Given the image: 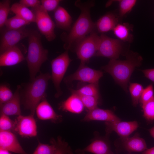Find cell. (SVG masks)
Wrapping results in <instances>:
<instances>
[{
  "label": "cell",
  "mask_w": 154,
  "mask_h": 154,
  "mask_svg": "<svg viewBox=\"0 0 154 154\" xmlns=\"http://www.w3.org/2000/svg\"><path fill=\"white\" fill-rule=\"evenodd\" d=\"M75 5L80 10L78 18L67 33H63L62 38L64 42V48L66 50H75L78 44L96 29L95 23L92 21L91 8L94 6L92 1L83 2L77 0Z\"/></svg>",
  "instance_id": "6da1fadb"
},
{
  "label": "cell",
  "mask_w": 154,
  "mask_h": 154,
  "mask_svg": "<svg viewBox=\"0 0 154 154\" xmlns=\"http://www.w3.org/2000/svg\"><path fill=\"white\" fill-rule=\"evenodd\" d=\"M142 58L137 53H133L127 56L126 59L121 60H110L102 69L109 73L115 82L127 92V86L135 69L141 64Z\"/></svg>",
  "instance_id": "7a4b0ae2"
},
{
  "label": "cell",
  "mask_w": 154,
  "mask_h": 154,
  "mask_svg": "<svg viewBox=\"0 0 154 154\" xmlns=\"http://www.w3.org/2000/svg\"><path fill=\"white\" fill-rule=\"evenodd\" d=\"M41 38L37 31L31 30L28 37V53L26 59L31 81L35 78L42 64L48 58V51L43 47Z\"/></svg>",
  "instance_id": "3957f363"
},
{
  "label": "cell",
  "mask_w": 154,
  "mask_h": 154,
  "mask_svg": "<svg viewBox=\"0 0 154 154\" xmlns=\"http://www.w3.org/2000/svg\"><path fill=\"white\" fill-rule=\"evenodd\" d=\"M51 75L48 73L40 74L27 86L24 94V105L34 116L36 108L42 101L46 99V91Z\"/></svg>",
  "instance_id": "277c9868"
},
{
  "label": "cell",
  "mask_w": 154,
  "mask_h": 154,
  "mask_svg": "<svg viewBox=\"0 0 154 154\" xmlns=\"http://www.w3.org/2000/svg\"><path fill=\"white\" fill-rule=\"evenodd\" d=\"M100 37L95 31L83 39L77 46L75 50L80 64H85L95 56L98 49Z\"/></svg>",
  "instance_id": "5b68a950"
},
{
  "label": "cell",
  "mask_w": 154,
  "mask_h": 154,
  "mask_svg": "<svg viewBox=\"0 0 154 154\" xmlns=\"http://www.w3.org/2000/svg\"><path fill=\"white\" fill-rule=\"evenodd\" d=\"M72 61L69 57L68 50H66L51 62V79L57 91L55 94L56 97L59 96L62 93L60 87V84Z\"/></svg>",
  "instance_id": "8992f818"
},
{
  "label": "cell",
  "mask_w": 154,
  "mask_h": 154,
  "mask_svg": "<svg viewBox=\"0 0 154 154\" xmlns=\"http://www.w3.org/2000/svg\"><path fill=\"white\" fill-rule=\"evenodd\" d=\"M32 9L35 16V23L40 32L48 41L54 40L56 37L54 31L55 24L48 12L41 4Z\"/></svg>",
  "instance_id": "52a82bcc"
},
{
  "label": "cell",
  "mask_w": 154,
  "mask_h": 154,
  "mask_svg": "<svg viewBox=\"0 0 154 154\" xmlns=\"http://www.w3.org/2000/svg\"><path fill=\"white\" fill-rule=\"evenodd\" d=\"M98 51L95 56L104 57L112 59H117L121 54L122 46L120 40L109 37L102 34Z\"/></svg>",
  "instance_id": "ba28073f"
},
{
  "label": "cell",
  "mask_w": 154,
  "mask_h": 154,
  "mask_svg": "<svg viewBox=\"0 0 154 154\" xmlns=\"http://www.w3.org/2000/svg\"><path fill=\"white\" fill-rule=\"evenodd\" d=\"M103 75L102 71L92 69L85 64H80L77 70L65 78L64 82L68 83L74 80H79L89 83L98 84Z\"/></svg>",
  "instance_id": "9c48e42d"
},
{
  "label": "cell",
  "mask_w": 154,
  "mask_h": 154,
  "mask_svg": "<svg viewBox=\"0 0 154 154\" xmlns=\"http://www.w3.org/2000/svg\"><path fill=\"white\" fill-rule=\"evenodd\" d=\"M31 30L24 27L17 30H8L1 36L0 44V54L16 46L20 40L28 37Z\"/></svg>",
  "instance_id": "30bf717a"
},
{
  "label": "cell",
  "mask_w": 154,
  "mask_h": 154,
  "mask_svg": "<svg viewBox=\"0 0 154 154\" xmlns=\"http://www.w3.org/2000/svg\"><path fill=\"white\" fill-rule=\"evenodd\" d=\"M14 131L20 136L25 137H32L37 135V126L34 116H18L14 121Z\"/></svg>",
  "instance_id": "8fae6325"
},
{
  "label": "cell",
  "mask_w": 154,
  "mask_h": 154,
  "mask_svg": "<svg viewBox=\"0 0 154 154\" xmlns=\"http://www.w3.org/2000/svg\"><path fill=\"white\" fill-rule=\"evenodd\" d=\"M106 131L108 133L112 131L116 132L123 139L129 137L139 127L136 121L110 122H105Z\"/></svg>",
  "instance_id": "7c38bea8"
},
{
  "label": "cell",
  "mask_w": 154,
  "mask_h": 154,
  "mask_svg": "<svg viewBox=\"0 0 154 154\" xmlns=\"http://www.w3.org/2000/svg\"><path fill=\"white\" fill-rule=\"evenodd\" d=\"M0 148L19 154H28L11 131H0Z\"/></svg>",
  "instance_id": "4fadbf2b"
},
{
  "label": "cell",
  "mask_w": 154,
  "mask_h": 154,
  "mask_svg": "<svg viewBox=\"0 0 154 154\" xmlns=\"http://www.w3.org/2000/svg\"><path fill=\"white\" fill-rule=\"evenodd\" d=\"M83 120L84 121L95 120L114 122L121 121V119L111 110L97 107L88 111Z\"/></svg>",
  "instance_id": "5bb4252c"
},
{
  "label": "cell",
  "mask_w": 154,
  "mask_h": 154,
  "mask_svg": "<svg viewBox=\"0 0 154 154\" xmlns=\"http://www.w3.org/2000/svg\"><path fill=\"white\" fill-rule=\"evenodd\" d=\"M25 59L20 49L16 45L0 54V66H13L21 62Z\"/></svg>",
  "instance_id": "9a60e30c"
},
{
  "label": "cell",
  "mask_w": 154,
  "mask_h": 154,
  "mask_svg": "<svg viewBox=\"0 0 154 154\" xmlns=\"http://www.w3.org/2000/svg\"><path fill=\"white\" fill-rule=\"evenodd\" d=\"M36 112L38 118L42 120H50L54 122H61L62 118L57 114L46 99L37 106Z\"/></svg>",
  "instance_id": "2e32d148"
},
{
  "label": "cell",
  "mask_w": 154,
  "mask_h": 154,
  "mask_svg": "<svg viewBox=\"0 0 154 154\" xmlns=\"http://www.w3.org/2000/svg\"><path fill=\"white\" fill-rule=\"evenodd\" d=\"M17 86L13 97L7 102L0 105V113L7 116L21 115L19 90Z\"/></svg>",
  "instance_id": "e0dca14e"
},
{
  "label": "cell",
  "mask_w": 154,
  "mask_h": 154,
  "mask_svg": "<svg viewBox=\"0 0 154 154\" xmlns=\"http://www.w3.org/2000/svg\"><path fill=\"white\" fill-rule=\"evenodd\" d=\"M118 18L113 13H108L100 18L95 23L96 29L102 34L113 30L118 23Z\"/></svg>",
  "instance_id": "ac0fdd59"
},
{
  "label": "cell",
  "mask_w": 154,
  "mask_h": 154,
  "mask_svg": "<svg viewBox=\"0 0 154 154\" xmlns=\"http://www.w3.org/2000/svg\"><path fill=\"white\" fill-rule=\"evenodd\" d=\"M55 25L58 28L69 31L71 29L72 20L68 12L63 7L59 6L54 11Z\"/></svg>",
  "instance_id": "d6986e66"
},
{
  "label": "cell",
  "mask_w": 154,
  "mask_h": 154,
  "mask_svg": "<svg viewBox=\"0 0 154 154\" xmlns=\"http://www.w3.org/2000/svg\"><path fill=\"white\" fill-rule=\"evenodd\" d=\"M124 148L129 152H143L147 149L145 141L136 133L131 137L122 139Z\"/></svg>",
  "instance_id": "ffe728a7"
},
{
  "label": "cell",
  "mask_w": 154,
  "mask_h": 154,
  "mask_svg": "<svg viewBox=\"0 0 154 154\" xmlns=\"http://www.w3.org/2000/svg\"><path fill=\"white\" fill-rule=\"evenodd\" d=\"M85 152L94 154H112L109 144L102 139H96L84 149L76 151L79 154H84Z\"/></svg>",
  "instance_id": "44dd1931"
},
{
  "label": "cell",
  "mask_w": 154,
  "mask_h": 154,
  "mask_svg": "<svg viewBox=\"0 0 154 154\" xmlns=\"http://www.w3.org/2000/svg\"><path fill=\"white\" fill-rule=\"evenodd\" d=\"M84 107L78 96L72 93L62 103L61 106V108L62 110L76 114L82 112Z\"/></svg>",
  "instance_id": "7402d4cb"
},
{
  "label": "cell",
  "mask_w": 154,
  "mask_h": 154,
  "mask_svg": "<svg viewBox=\"0 0 154 154\" xmlns=\"http://www.w3.org/2000/svg\"><path fill=\"white\" fill-rule=\"evenodd\" d=\"M11 11L20 17L30 23H35V16L33 11L20 3H15L11 7Z\"/></svg>",
  "instance_id": "603a6c76"
},
{
  "label": "cell",
  "mask_w": 154,
  "mask_h": 154,
  "mask_svg": "<svg viewBox=\"0 0 154 154\" xmlns=\"http://www.w3.org/2000/svg\"><path fill=\"white\" fill-rule=\"evenodd\" d=\"M118 39L124 42H130L132 39L131 29L127 24L118 23L112 30Z\"/></svg>",
  "instance_id": "cb8c5ba5"
},
{
  "label": "cell",
  "mask_w": 154,
  "mask_h": 154,
  "mask_svg": "<svg viewBox=\"0 0 154 154\" xmlns=\"http://www.w3.org/2000/svg\"><path fill=\"white\" fill-rule=\"evenodd\" d=\"M70 90L72 94L91 96L99 98L98 84L89 83L78 90H75L70 88Z\"/></svg>",
  "instance_id": "d4e9b609"
},
{
  "label": "cell",
  "mask_w": 154,
  "mask_h": 154,
  "mask_svg": "<svg viewBox=\"0 0 154 154\" xmlns=\"http://www.w3.org/2000/svg\"><path fill=\"white\" fill-rule=\"evenodd\" d=\"M30 23L29 22L15 15L8 19L5 26L8 30H17Z\"/></svg>",
  "instance_id": "484cf974"
},
{
  "label": "cell",
  "mask_w": 154,
  "mask_h": 154,
  "mask_svg": "<svg viewBox=\"0 0 154 154\" xmlns=\"http://www.w3.org/2000/svg\"><path fill=\"white\" fill-rule=\"evenodd\" d=\"M144 88L140 84L131 83L129 86V90L131 96L132 104L136 106L138 104L139 100Z\"/></svg>",
  "instance_id": "4316f807"
},
{
  "label": "cell",
  "mask_w": 154,
  "mask_h": 154,
  "mask_svg": "<svg viewBox=\"0 0 154 154\" xmlns=\"http://www.w3.org/2000/svg\"><path fill=\"white\" fill-rule=\"evenodd\" d=\"M117 2L119 5V15L121 17L130 12L136 4L135 0H118L113 1Z\"/></svg>",
  "instance_id": "83f0119b"
},
{
  "label": "cell",
  "mask_w": 154,
  "mask_h": 154,
  "mask_svg": "<svg viewBox=\"0 0 154 154\" xmlns=\"http://www.w3.org/2000/svg\"><path fill=\"white\" fill-rule=\"evenodd\" d=\"M51 143L45 144L38 141V144L32 154H53L56 148V141L53 140Z\"/></svg>",
  "instance_id": "f1b7e54d"
},
{
  "label": "cell",
  "mask_w": 154,
  "mask_h": 154,
  "mask_svg": "<svg viewBox=\"0 0 154 154\" xmlns=\"http://www.w3.org/2000/svg\"><path fill=\"white\" fill-rule=\"evenodd\" d=\"M11 1L5 0L0 2V27L5 25L9 13L11 11Z\"/></svg>",
  "instance_id": "f546056e"
},
{
  "label": "cell",
  "mask_w": 154,
  "mask_h": 154,
  "mask_svg": "<svg viewBox=\"0 0 154 154\" xmlns=\"http://www.w3.org/2000/svg\"><path fill=\"white\" fill-rule=\"evenodd\" d=\"M143 116L149 122L154 121V97L141 106Z\"/></svg>",
  "instance_id": "4dcf8cb0"
},
{
  "label": "cell",
  "mask_w": 154,
  "mask_h": 154,
  "mask_svg": "<svg viewBox=\"0 0 154 154\" xmlns=\"http://www.w3.org/2000/svg\"><path fill=\"white\" fill-rule=\"evenodd\" d=\"M76 94L78 96L84 107L88 109V111L92 110L97 107L99 103V98L91 96Z\"/></svg>",
  "instance_id": "1f68e13d"
},
{
  "label": "cell",
  "mask_w": 154,
  "mask_h": 154,
  "mask_svg": "<svg viewBox=\"0 0 154 154\" xmlns=\"http://www.w3.org/2000/svg\"><path fill=\"white\" fill-rule=\"evenodd\" d=\"M53 154H73V153L68 143L58 137L56 141V148Z\"/></svg>",
  "instance_id": "d6a6232c"
},
{
  "label": "cell",
  "mask_w": 154,
  "mask_h": 154,
  "mask_svg": "<svg viewBox=\"0 0 154 154\" xmlns=\"http://www.w3.org/2000/svg\"><path fill=\"white\" fill-rule=\"evenodd\" d=\"M15 122L4 114H1L0 117V131H9L14 130Z\"/></svg>",
  "instance_id": "836d02e7"
},
{
  "label": "cell",
  "mask_w": 154,
  "mask_h": 154,
  "mask_svg": "<svg viewBox=\"0 0 154 154\" xmlns=\"http://www.w3.org/2000/svg\"><path fill=\"white\" fill-rule=\"evenodd\" d=\"M154 97V92L153 86L150 84L145 88H144L139 102L141 106L152 99Z\"/></svg>",
  "instance_id": "e575fe53"
},
{
  "label": "cell",
  "mask_w": 154,
  "mask_h": 154,
  "mask_svg": "<svg viewBox=\"0 0 154 154\" xmlns=\"http://www.w3.org/2000/svg\"><path fill=\"white\" fill-rule=\"evenodd\" d=\"M13 95L14 94L8 87L4 85H1L0 86V105L9 101Z\"/></svg>",
  "instance_id": "d590c367"
},
{
  "label": "cell",
  "mask_w": 154,
  "mask_h": 154,
  "mask_svg": "<svg viewBox=\"0 0 154 154\" xmlns=\"http://www.w3.org/2000/svg\"><path fill=\"white\" fill-rule=\"evenodd\" d=\"M60 0H41V5L43 8L47 12L54 11L59 6L61 1Z\"/></svg>",
  "instance_id": "8d00e7d4"
},
{
  "label": "cell",
  "mask_w": 154,
  "mask_h": 154,
  "mask_svg": "<svg viewBox=\"0 0 154 154\" xmlns=\"http://www.w3.org/2000/svg\"><path fill=\"white\" fill-rule=\"evenodd\" d=\"M19 3L23 5L28 8L35 7L40 4V1L38 0H21Z\"/></svg>",
  "instance_id": "74e56055"
},
{
  "label": "cell",
  "mask_w": 154,
  "mask_h": 154,
  "mask_svg": "<svg viewBox=\"0 0 154 154\" xmlns=\"http://www.w3.org/2000/svg\"><path fill=\"white\" fill-rule=\"evenodd\" d=\"M141 71L147 78L154 82V68L143 70Z\"/></svg>",
  "instance_id": "f35d334b"
},
{
  "label": "cell",
  "mask_w": 154,
  "mask_h": 154,
  "mask_svg": "<svg viewBox=\"0 0 154 154\" xmlns=\"http://www.w3.org/2000/svg\"><path fill=\"white\" fill-rule=\"evenodd\" d=\"M141 154H154V147L147 149L142 152Z\"/></svg>",
  "instance_id": "ab89813d"
},
{
  "label": "cell",
  "mask_w": 154,
  "mask_h": 154,
  "mask_svg": "<svg viewBox=\"0 0 154 154\" xmlns=\"http://www.w3.org/2000/svg\"><path fill=\"white\" fill-rule=\"evenodd\" d=\"M0 154H11L9 151L4 149L0 148Z\"/></svg>",
  "instance_id": "60d3db41"
},
{
  "label": "cell",
  "mask_w": 154,
  "mask_h": 154,
  "mask_svg": "<svg viewBox=\"0 0 154 154\" xmlns=\"http://www.w3.org/2000/svg\"><path fill=\"white\" fill-rule=\"evenodd\" d=\"M148 130L151 136L154 138V126Z\"/></svg>",
  "instance_id": "b9f144b4"
},
{
  "label": "cell",
  "mask_w": 154,
  "mask_h": 154,
  "mask_svg": "<svg viewBox=\"0 0 154 154\" xmlns=\"http://www.w3.org/2000/svg\"></svg>",
  "instance_id": "7bdbcfd3"
},
{
  "label": "cell",
  "mask_w": 154,
  "mask_h": 154,
  "mask_svg": "<svg viewBox=\"0 0 154 154\" xmlns=\"http://www.w3.org/2000/svg\"></svg>",
  "instance_id": "ee69618b"
}]
</instances>
